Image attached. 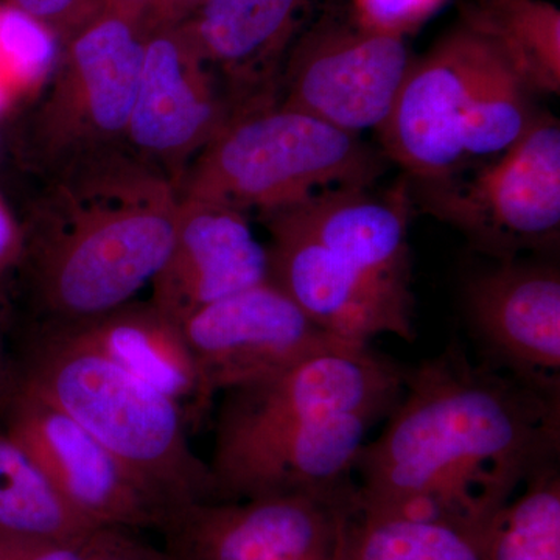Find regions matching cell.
<instances>
[{
	"label": "cell",
	"instance_id": "cell-2",
	"mask_svg": "<svg viewBox=\"0 0 560 560\" xmlns=\"http://www.w3.org/2000/svg\"><path fill=\"white\" fill-rule=\"evenodd\" d=\"M46 179L16 260L32 326H70L135 301L175 242V183L128 147Z\"/></svg>",
	"mask_w": 560,
	"mask_h": 560
},
{
	"label": "cell",
	"instance_id": "cell-16",
	"mask_svg": "<svg viewBox=\"0 0 560 560\" xmlns=\"http://www.w3.org/2000/svg\"><path fill=\"white\" fill-rule=\"evenodd\" d=\"M260 220L271 238L267 246L270 282L320 329L359 345H371L382 335L415 340V304L378 289L304 232L270 215Z\"/></svg>",
	"mask_w": 560,
	"mask_h": 560
},
{
	"label": "cell",
	"instance_id": "cell-33",
	"mask_svg": "<svg viewBox=\"0 0 560 560\" xmlns=\"http://www.w3.org/2000/svg\"><path fill=\"white\" fill-rule=\"evenodd\" d=\"M11 370H13V360L7 359L2 338H0V405H2L3 397H5L7 389H9Z\"/></svg>",
	"mask_w": 560,
	"mask_h": 560
},
{
	"label": "cell",
	"instance_id": "cell-25",
	"mask_svg": "<svg viewBox=\"0 0 560 560\" xmlns=\"http://www.w3.org/2000/svg\"><path fill=\"white\" fill-rule=\"evenodd\" d=\"M60 50L49 27L11 3H0V92L9 108L43 92Z\"/></svg>",
	"mask_w": 560,
	"mask_h": 560
},
{
	"label": "cell",
	"instance_id": "cell-8",
	"mask_svg": "<svg viewBox=\"0 0 560 560\" xmlns=\"http://www.w3.org/2000/svg\"><path fill=\"white\" fill-rule=\"evenodd\" d=\"M355 481L329 490L198 501L160 529L175 560H345Z\"/></svg>",
	"mask_w": 560,
	"mask_h": 560
},
{
	"label": "cell",
	"instance_id": "cell-1",
	"mask_svg": "<svg viewBox=\"0 0 560 560\" xmlns=\"http://www.w3.org/2000/svg\"><path fill=\"white\" fill-rule=\"evenodd\" d=\"M559 452L560 396L471 361L455 341L405 371L385 429L357 459L359 506L486 536L522 486L559 463Z\"/></svg>",
	"mask_w": 560,
	"mask_h": 560
},
{
	"label": "cell",
	"instance_id": "cell-19",
	"mask_svg": "<svg viewBox=\"0 0 560 560\" xmlns=\"http://www.w3.org/2000/svg\"><path fill=\"white\" fill-rule=\"evenodd\" d=\"M57 330L149 383L179 405L190 429L210 411L206 390L178 324L153 302L130 301L116 311L70 326H35Z\"/></svg>",
	"mask_w": 560,
	"mask_h": 560
},
{
	"label": "cell",
	"instance_id": "cell-6",
	"mask_svg": "<svg viewBox=\"0 0 560 560\" xmlns=\"http://www.w3.org/2000/svg\"><path fill=\"white\" fill-rule=\"evenodd\" d=\"M410 187L412 200L495 260L552 249L560 232L559 121L539 110L500 160L470 179H410Z\"/></svg>",
	"mask_w": 560,
	"mask_h": 560
},
{
	"label": "cell",
	"instance_id": "cell-9",
	"mask_svg": "<svg viewBox=\"0 0 560 560\" xmlns=\"http://www.w3.org/2000/svg\"><path fill=\"white\" fill-rule=\"evenodd\" d=\"M411 62L407 39L368 31L350 13L327 10L291 46L279 102L352 135L378 131Z\"/></svg>",
	"mask_w": 560,
	"mask_h": 560
},
{
	"label": "cell",
	"instance_id": "cell-23",
	"mask_svg": "<svg viewBox=\"0 0 560 560\" xmlns=\"http://www.w3.org/2000/svg\"><path fill=\"white\" fill-rule=\"evenodd\" d=\"M482 560H560L559 463L533 475L490 522Z\"/></svg>",
	"mask_w": 560,
	"mask_h": 560
},
{
	"label": "cell",
	"instance_id": "cell-31",
	"mask_svg": "<svg viewBox=\"0 0 560 560\" xmlns=\"http://www.w3.org/2000/svg\"><path fill=\"white\" fill-rule=\"evenodd\" d=\"M22 242L21 228L14 223L10 210L0 198V271L16 265Z\"/></svg>",
	"mask_w": 560,
	"mask_h": 560
},
{
	"label": "cell",
	"instance_id": "cell-17",
	"mask_svg": "<svg viewBox=\"0 0 560 560\" xmlns=\"http://www.w3.org/2000/svg\"><path fill=\"white\" fill-rule=\"evenodd\" d=\"M270 280L267 246L241 210L179 200L175 242L151 280L156 305L180 324L213 302Z\"/></svg>",
	"mask_w": 560,
	"mask_h": 560
},
{
	"label": "cell",
	"instance_id": "cell-14",
	"mask_svg": "<svg viewBox=\"0 0 560 560\" xmlns=\"http://www.w3.org/2000/svg\"><path fill=\"white\" fill-rule=\"evenodd\" d=\"M464 287L482 361L560 396V272L551 261L495 260Z\"/></svg>",
	"mask_w": 560,
	"mask_h": 560
},
{
	"label": "cell",
	"instance_id": "cell-32",
	"mask_svg": "<svg viewBox=\"0 0 560 560\" xmlns=\"http://www.w3.org/2000/svg\"><path fill=\"white\" fill-rule=\"evenodd\" d=\"M95 2L102 11L120 14L128 20L140 22L145 27L154 5V0H95Z\"/></svg>",
	"mask_w": 560,
	"mask_h": 560
},
{
	"label": "cell",
	"instance_id": "cell-35",
	"mask_svg": "<svg viewBox=\"0 0 560 560\" xmlns=\"http://www.w3.org/2000/svg\"><path fill=\"white\" fill-rule=\"evenodd\" d=\"M3 153V131H2V125H0V158H2Z\"/></svg>",
	"mask_w": 560,
	"mask_h": 560
},
{
	"label": "cell",
	"instance_id": "cell-13",
	"mask_svg": "<svg viewBox=\"0 0 560 560\" xmlns=\"http://www.w3.org/2000/svg\"><path fill=\"white\" fill-rule=\"evenodd\" d=\"M232 113L223 84L183 24L147 28L127 131L132 153L161 168L176 186Z\"/></svg>",
	"mask_w": 560,
	"mask_h": 560
},
{
	"label": "cell",
	"instance_id": "cell-29",
	"mask_svg": "<svg viewBox=\"0 0 560 560\" xmlns=\"http://www.w3.org/2000/svg\"><path fill=\"white\" fill-rule=\"evenodd\" d=\"M95 560H175L165 550L150 547L128 534L113 529Z\"/></svg>",
	"mask_w": 560,
	"mask_h": 560
},
{
	"label": "cell",
	"instance_id": "cell-27",
	"mask_svg": "<svg viewBox=\"0 0 560 560\" xmlns=\"http://www.w3.org/2000/svg\"><path fill=\"white\" fill-rule=\"evenodd\" d=\"M113 529H94L69 539H28L0 534V560H95Z\"/></svg>",
	"mask_w": 560,
	"mask_h": 560
},
{
	"label": "cell",
	"instance_id": "cell-21",
	"mask_svg": "<svg viewBox=\"0 0 560 560\" xmlns=\"http://www.w3.org/2000/svg\"><path fill=\"white\" fill-rule=\"evenodd\" d=\"M485 534L441 518L357 511L345 560H482Z\"/></svg>",
	"mask_w": 560,
	"mask_h": 560
},
{
	"label": "cell",
	"instance_id": "cell-12",
	"mask_svg": "<svg viewBox=\"0 0 560 560\" xmlns=\"http://www.w3.org/2000/svg\"><path fill=\"white\" fill-rule=\"evenodd\" d=\"M493 40L464 21L412 60L381 132L383 154L411 180L455 175L464 161V121Z\"/></svg>",
	"mask_w": 560,
	"mask_h": 560
},
{
	"label": "cell",
	"instance_id": "cell-10",
	"mask_svg": "<svg viewBox=\"0 0 560 560\" xmlns=\"http://www.w3.org/2000/svg\"><path fill=\"white\" fill-rule=\"evenodd\" d=\"M0 433L31 453L66 503L101 529H156L171 512L61 408L11 381L0 405Z\"/></svg>",
	"mask_w": 560,
	"mask_h": 560
},
{
	"label": "cell",
	"instance_id": "cell-28",
	"mask_svg": "<svg viewBox=\"0 0 560 560\" xmlns=\"http://www.w3.org/2000/svg\"><path fill=\"white\" fill-rule=\"evenodd\" d=\"M31 14L65 40L91 18L101 13L95 0H3Z\"/></svg>",
	"mask_w": 560,
	"mask_h": 560
},
{
	"label": "cell",
	"instance_id": "cell-24",
	"mask_svg": "<svg viewBox=\"0 0 560 560\" xmlns=\"http://www.w3.org/2000/svg\"><path fill=\"white\" fill-rule=\"evenodd\" d=\"M534 94L493 43L464 121L466 158L503 153L534 120Z\"/></svg>",
	"mask_w": 560,
	"mask_h": 560
},
{
	"label": "cell",
	"instance_id": "cell-15",
	"mask_svg": "<svg viewBox=\"0 0 560 560\" xmlns=\"http://www.w3.org/2000/svg\"><path fill=\"white\" fill-rule=\"evenodd\" d=\"M412 206L405 175L382 194L371 187H338L260 215L304 232L378 289L416 304L408 243Z\"/></svg>",
	"mask_w": 560,
	"mask_h": 560
},
{
	"label": "cell",
	"instance_id": "cell-5",
	"mask_svg": "<svg viewBox=\"0 0 560 560\" xmlns=\"http://www.w3.org/2000/svg\"><path fill=\"white\" fill-rule=\"evenodd\" d=\"M145 33L140 22L101 11L61 40L57 68L24 136L25 158L40 175L127 149Z\"/></svg>",
	"mask_w": 560,
	"mask_h": 560
},
{
	"label": "cell",
	"instance_id": "cell-20",
	"mask_svg": "<svg viewBox=\"0 0 560 560\" xmlns=\"http://www.w3.org/2000/svg\"><path fill=\"white\" fill-rule=\"evenodd\" d=\"M459 20L488 36L534 95L560 92V10L548 0H464Z\"/></svg>",
	"mask_w": 560,
	"mask_h": 560
},
{
	"label": "cell",
	"instance_id": "cell-34",
	"mask_svg": "<svg viewBox=\"0 0 560 560\" xmlns=\"http://www.w3.org/2000/svg\"><path fill=\"white\" fill-rule=\"evenodd\" d=\"M9 109V105H7L5 97H3L2 92H0V117L5 110Z\"/></svg>",
	"mask_w": 560,
	"mask_h": 560
},
{
	"label": "cell",
	"instance_id": "cell-3",
	"mask_svg": "<svg viewBox=\"0 0 560 560\" xmlns=\"http://www.w3.org/2000/svg\"><path fill=\"white\" fill-rule=\"evenodd\" d=\"M13 374L90 431L171 514L215 500L209 464L191 448L186 415L149 383L60 331L35 326Z\"/></svg>",
	"mask_w": 560,
	"mask_h": 560
},
{
	"label": "cell",
	"instance_id": "cell-18",
	"mask_svg": "<svg viewBox=\"0 0 560 560\" xmlns=\"http://www.w3.org/2000/svg\"><path fill=\"white\" fill-rule=\"evenodd\" d=\"M318 0H206L183 22L232 108L279 101L283 62Z\"/></svg>",
	"mask_w": 560,
	"mask_h": 560
},
{
	"label": "cell",
	"instance_id": "cell-30",
	"mask_svg": "<svg viewBox=\"0 0 560 560\" xmlns=\"http://www.w3.org/2000/svg\"><path fill=\"white\" fill-rule=\"evenodd\" d=\"M206 0H154L147 28L153 25L183 24Z\"/></svg>",
	"mask_w": 560,
	"mask_h": 560
},
{
	"label": "cell",
	"instance_id": "cell-4",
	"mask_svg": "<svg viewBox=\"0 0 560 560\" xmlns=\"http://www.w3.org/2000/svg\"><path fill=\"white\" fill-rule=\"evenodd\" d=\"M386 161L359 135L279 101L254 102L231 114L189 162L176 191L179 200L265 212L323 190L372 187Z\"/></svg>",
	"mask_w": 560,
	"mask_h": 560
},
{
	"label": "cell",
	"instance_id": "cell-7",
	"mask_svg": "<svg viewBox=\"0 0 560 560\" xmlns=\"http://www.w3.org/2000/svg\"><path fill=\"white\" fill-rule=\"evenodd\" d=\"M405 370L371 345L319 353L289 370L223 393L210 474L315 420L353 411L389 416Z\"/></svg>",
	"mask_w": 560,
	"mask_h": 560
},
{
	"label": "cell",
	"instance_id": "cell-11",
	"mask_svg": "<svg viewBox=\"0 0 560 560\" xmlns=\"http://www.w3.org/2000/svg\"><path fill=\"white\" fill-rule=\"evenodd\" d=\"M180 330L212 397L319 353L359 346L320 329L270 280L201 308Z\"/></svg>",
	"mask_w": 560,
	"mask_h": 560
},
{
	"label": "cell",
	"instance_id": "cell-26",
	"mask_svg": "<svg viewBox=\"0 0 560 560\" xmlns=\"http://www.w3.org/2000/svg\"><path fill=\"white\" fill-rule=\"evenodd\" d=\"M448 0H352L350 16L368 31L407 39Z\"/></svg>",
	"mask_w": 560,
	"mask_h": 560
},
{
	"label": "cell",
	"instance_id": "cell-22",
	"mask_svg": "<svg viewBox=\"0 0 560 560\" xmlns=\"http://www.w3.org/2000/svg\"><path fill=\"white\" fill-rule=\"evenodd\" d=\"M94 528L66 503L31 453L0 433V534L69 539Z\"/></svg>",
	"mask_w": 560,
	"mask_h": 560
}]
</instances>
